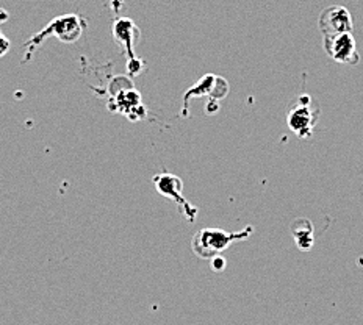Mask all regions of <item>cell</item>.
I'll list each match as a JSON object with an SVG mask.
<instances>
[{
	"instance_id": "obj_6",
	"label": "cell",
	"mask_w": 363,
	"mask_h": 325,
	"mask_svg": "<svg viewBox=\"0 0 363 325\" xmlns=\"http://www.w3.org/2000/svg\"><path fill=\"white\" fill-rule=\"evenodd\" d=\"M154 185L158 194L177 202L186 219L194 221L198 210L191 207L190 202H186L184 199V195H182V191H184V181H182V178H179L177 176H172V173H158L154 178Z\"/></svg>"
},
{
	"instance_id": "obj_8",
	"label": "cell",
	"mask_w": 363,
	"mask_h": 325,
	"mask_svg": "<svg viewBox=\"0 0 363 325\" xmlns=\"http://www.w3.org/2000/svg\"><path fill=\"white\" fill-rule=\"evenodd\" d=\"M291 233L294 236V241H296L298 247L301 251H310L313 247L315 239H313V225L308 219H296L291 225Z\"/></svg>"
},
{
	"instance_id": "obj_5",
	"label": "cell",
	"mask_w": 363,
	"mask_h": 325,
	"mask_svg": "<svg viewBox=\"0 0 363 325\" xmlns=\"http://www.w3.org/2000/svg\"><path fill=\"white\" fill-rule=\"evenodd\" d=\"M318 28L323 36L338 35V33H352V16L347 8L342 5H330L324 8L318 19Z\"/></svg>"
},
{
	"instance_id": "obj_2",
	"label": "cell",
	"mask_w": 363,
	"mask_h": 325,
	"mask_svg": "<svg viewBox=\"0 0 363 325\" xmlns=\"http://www.w3.org/2000/svg\"><path fill=\"white\" fill-rule=\"evenodd\" d=\"M86 22L79 14H65L50 21L40 33L33 35L32 40L27 42L28 49H35L41 45L49 36H57L63 42H75L85 30Z\"/></svg>"
},
{
	"instance_id": "obj_9",
	"label": "cell",
	"mask_w": 363,
	"mask_h": 325,
	"mask_svg": "<svg viewBox=\"0 0 363 325\" xmlns=\"http://www.w3.org/2000/svg\"><path fill=\"white\" fill-rule=\"evenodd\" d=\"M210 261H211L210 266H211V269H213V270H223L227 266V261L223 258L221 255L211 256Z\"/></svg>"
},
{
	"instance_id": "obj_4",
	"label": "cell",
	"mask_w": 363,
	"mask_h": 325,
	"mask_svg": "<svg viewBox=\"0 0 363 325\" xmlns=\"http://www.w3.org/2000/svg\"><path fill=\"white\" fill-rule=\"evenodd\" d=\"M323 47L337 63L357 64L360 55L352 33H338L323 36Z\"/></svg>"
},
{
	"instance_id": "obj_7",
	"label": "cell",
	"mask_w": 363,
	"mask_h": 325,
	"mask_svg": "<svg viewBox=\"0 0 363 325\" xmlns=\"http://www.w3.org/2000/svg\"><path fill=\"white\" fill-rule=\"evenodd\" d=\"M113 35H115V40L123 45L128 59H133V45L140 38V28L135 25V22L128 18L118 19L113 25Z\"/></svg>"
},
{
	"instance_id": "obj_1",
	"label": "cell",
	"mask_w": 363,
	"mask_h": 325,
	"mask_svg": "<svg viewBox=\"0 0 363 325\" xmlns=\"http://www.w3.org/2000/svg\"><path fill=\"white\" fill-rule=\"evenodd\" d=\"M254 233L252 227H246L243 232H225L221 229H202L193 236L191 249L199 258H211L221 255L233 243L245 241Z\"/></svg>"
},
{
	"instance_id": "obj_10",
	"label": "cell",
	"mask_w": 363,
	"mask_h": 325,
	"mask_svg": "<svg viewBox=\"0 0 363 325\" xmlns=\"http://www.w3.org/2000/svg\"><path fill=\"white\" fill-rule=\"evenodd\" d=\"M10 50V41L4 33H0V57H4Z\"/></svg>"
},
{
	"instance_id": "obj_3",
	"label": "cell",
	"mask_w": 363,
	"mask_h": 325,
	"mask_svg": "<svg viewBox=\"0 0 363 325\" xmlns=\"http://www.w3.org/2000/svg\"><path fill=\"white\" fill-rule=\"evenodd\" d=\"M320 115V105L316 103L313 97L304 94L298 97L296 102L291 105L289 113H286V124L298 138L307 139L313 133Z\"/></svg>"
}]
</instances>
